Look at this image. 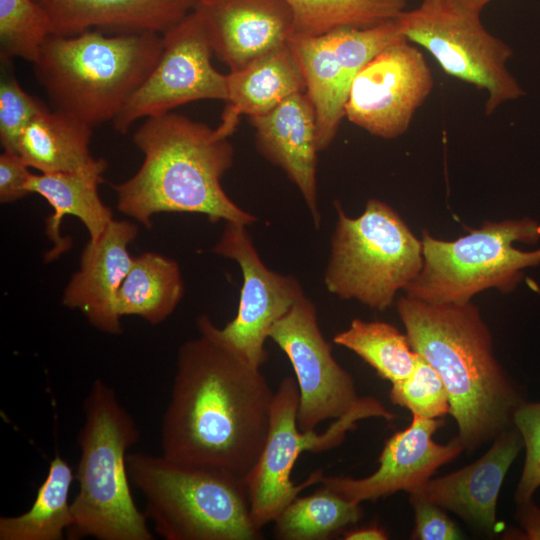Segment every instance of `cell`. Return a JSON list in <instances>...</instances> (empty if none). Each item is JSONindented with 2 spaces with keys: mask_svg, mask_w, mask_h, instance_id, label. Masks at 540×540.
Returning <instances> with one entry per match:
<instances>
[{
  "mask_svg": "<svg viewBox=\"0 0 540 540\" xmlns=\"http://www.w3.org/2000/svg\"><path fill=\"white\" fill-rule=\"evenodd\" d=\"M197 328L199 336L178 350L161 454L246 477L267 436L274 391L261 367L215 337L207 316Z\"/></svg>",
  "mask_w": 540,
  "mask_h": 540,
  "instance_id": "cell-1",
  "label": "cell"
},
{
  "mask_svg": "<svg viewBox=\"0 0 540 540\" xmlns=\"http://www.w3.org/2000/svg\"><path fill=\"white\" fill-rule=\"evenodd\" d=\"M396 305L411 348L443 380L464 450L509 429L523 400L495 357L479 309L471 302L435 304L407 295Z\"/></svg>",
  "mask_w": 540,
  "mask_h": 540,
  "instance_id": "cell-2",
  "label": "cell"
},
{
  "mask_svg": "<svg viewBox=\"0 0 540 540\" xmlns=\"http://www.w3.org/2000/svg\"><path fill=\"white\" fill-rule=\"evenodd\" d=\"M228 138L177 113L145 118L132 138L143 163L131 178L112 185L118 210L147 228L161 212L202 214L212 223H255L257 218L233 202L221 184L233 163Z\"/></svg>",
  "mask_w": 540,
  "mask_h": 540,
  "instance_id": "cell-3",
  "label": "cell"
},
{
  "mask_svg": "<svg viewBox=\"0 0 540 540\" xmlns=\"http://www.w3.org/2000/svg\"><path fill=\"white\" fill-rule=\"evenodd\" d=\"M162 48V34L154 32L51 35L34 72L52 110L94 127L115 119L158 62Z\"/></svg>",
  "mask_w": 540,
  "mask_h": 540,
  "instance_id": "cell-4",
  "label": "cell"
},
{
  "mask_svg": "<svg viewBox=\"0 0 540 540\" xmlns=\"http://www.w3.org/2000/svg\"><path fill=\"white\" fill-rule=\"evenodd\" d=\"M78 434L80 458L75 473L78 493L71 501L69 539L152 540L144 511L131 492L127 451L140 430L116 391L95 379L83 401Z\"/></svg>",
  "mask_w": 540,
  "mask_h": 540,
  "instance_id": "cell-5",
  "label": "cell"
},
{
  "mask_svg": "<svg viewBox=\"0 0 540 540\" xmlns=\"http://www.w3.org/2000/svg\"><path fill=\"white\" fill-rule=\"evenodd\" d=\"M131 484L144 513L166 540H256L245 477L161 455L128 453Z\"/></svg>",
  "mask_w": 540,
  "mask_h": 540,
  "instance_id": "cell-6",
  "label": "cell"
},
{
  "mask_svg": "<svg viewBox=\"0 0 540 540\" xmlns=\"http://www.w3.org/2000/svg\"><path fill=\"white\" fill-rule=\"evenodd\" d=\"M337 222L324 273L326 289L378 311L394 302L423 266L422 241L387 203L371 198L351 218L336 204Z\"/></svg>",
  "mask_w": 540,
  "mask_h": 540,
  "instance_id": "cell-7",
  "label": "cell"
},
{
  "mask_svg": "<svg viewBox=\"0 0 540 540\" xmlns=\"http://www.w3.org/2000/svg\"><path fill=\"white\" fill-rule=\"evenodd\" d=\"M421 241L422 269L404 291L428 303H469L489 288L509 293L522 281L524 269L540 264V248L522 251L513 246L540 241V223L529 217L486 221L454 241L423 230Z\"/></svg>",
  "mask_w": 540,
  "mask_h": 540,
  "instance_id": "cell-8",
  "label": "cell"
},
{
  "mask_svg": "<svg viewBox=\"0 0 540 540\" xmlns=\"http://www.w3.org/2000/svg\"><path fill=\"white\" fill-rule=\"evenodd\" d=\"M299 391L296 380L284 377L274 392L270 422L262 451L245 477L251 516L258 529L273 522L281 511L308 486L320 482V470L310 474L301 484H294L291 473L297 458L304 451L320 452L342 443L358 420L378 417L395 418L374 398H361L346 414L335 419L327 430L303 431L297 422Z\"/></svg>",
  "mask_w": 540,
  "mask_h": 540,
  "instance_id": "cell-9",
  "label": "cell"
},
{
  "mask_svg": "<svg viewBox=\"0 0 540 540\" xmlns=\"http://www.w3.org/2000/svg\"><path fill=\"white\" fill-rule=\"evenodd\" d=\"M480 14L451 0H422L396 22L400 33L427 50L446 74L484 90L485 114L490 115L525 91L507 67L512 48L485 29Z\"/></svg>",
  "mask_w": 540,
  "mask_h": 540,
  "instance_id": "cell-10",
  "label": "cell"
},
{
  "mask_svg": "<svg viewBox=\"0 0 540 540\" xmlns=\"http://www.w3.org/2000/svg\"><path fill=\"white\" fill-rule=\"evenodd\" d=\"M162 42L158 62L112 121L121 134L137 120L171 112L179 105L228 98L226 75L211 63L213 51L197 10L163 33Z\"/></svg>",
  "mask_w": 540,
  "mask_h": 540,
  "instance_id": "cell-11",
  "label": "cell"
},
{
  "mask_svg": "<svg viewBox=\"0 0 540 540\" xmlns=\"http://www.w3.org/2000/svg\"><path fill=\"white\" fill-rule=\"evenodd\" d=\"M433 87V74L423 54L401 37L355 76L345 104V117L373 136L397 138L408 130Z\"/></svg>",
  "mask_w": 540,
  "mask_h": 540,
  "instance_id": "cell-12",
  "label": "cell"
},
{
  "mask_svg": "<svg viewBox=\"0 0 540 540\" xmlns=\"http://www.w3.org/2000/svg\"><path fill=\"white\" fill-rule=\"evenodd\" d=\"M213 252L240 266L243 284L236 316L223 328L208 318L210 330L223 344L261 367L267 359L264 345L270 330L305 296L303 288L294 276L266 267L246 225L225 222Z\"/></svg>",
  "mask_w": 540,
  "mask_h": 540,
  "instance_id": "cell-13",
  "label": "cell"
},
{
  "mask_svg": "<svg viewBox=\"0 0 540 540\" xmlns=\"http://www.w3.org/2000/svg\"><path fill=\"white\" fill-rule=\"evenodd\" d=\"M269 338L288 357L299 391L297 422L301 430H315L322 422L349 412L361 398L352 375L332 355L314 303L303 296L277 321Z\"/></svg>",
  "mask_w": 540,
  "mask_h": 540,
  "instance_id": "cell-14",
  "label": "cell"
},
{
  "mask_svg": "<svg viewBox=\"0 0 540 540\" xmlns=\"http://www.w3.org/2000/svg\"><path fill=\"white\" fill-rule=\"evenodd\" d=\"M412 415L410 426L385 442L378 458L379 467L374 473L358 479L322 476L319 483L358 504L398 491L409 494L421 487L437 469L456 458L464 446L458 436L447 444L434 441L433 435L443 420Z\"/></svg>",
  "mask_w": 540,
  "mask_h": 540,
  "instance_id": "cell-15",
  "label": "cell"
},
{
  "mask_svg": "<svg viewBox=\"0 0 540 540\" xmlns=\"http://www.w3.org/2000/svg\"><path fill=\"white\" fill-rule=\"evenodd\" d=\"M213 54L231 70L288 42L293 13L285 0H197Z\"/></svg>",
  "mask_w": 540,
  "mask_h": 540,
  "instance_id": "cell-16",
  "label": "cell"
},
{
  "mask_svg": "<svg viewBox=\"0 0 540 540\" xmlns=\"http://www.w3.org/2000/svg\"><path fill=\"white\" fill-rule=\"evenodd\" d=\"M138 227L127 220H112L97 240H89L80 268L70 279L62 303L78 309L96 329L109 334L122 331L116 312V298L134 258L128 245Z\"/></svg>",
  "mask_w": 540,
  "mask_h": 540,
  "instance_id": "cell-17",
  "label": "cell"
},
{
  "mask_svg": "<svg viewBox=\"0 0 540 540\" xmlns=\"http://www.w3.org/2000/svg\"><path fill=\"white\" fill-rule=\"evenodd\" d=\"M522 446L519 432L510 427L493 440L481 458L445 476L430 478L411 493L457 514L474 528L493 534L497 525L498 495Z\"/></svg>",
  "mask_w": 540,
  "mask_h": 540,
  "instance_id": "cell-18",
  "label": "cell"
},
{
  "mask_svg": "<svg viewBox=\"0 0 540 540\" xmlns=\"http://www.w3.org/2000/svg\"><path fill=\"white\" fill-rule=\"evenodd\" d=\"M258 151L296 185L318 229L317 125L306 93L294 94L270 112L250 117Z\"/></svg>",
  "mask_w": 540,
  "mask_h": 540,
  "instance_id": "cell-19",
  "label": "cell"
},
{
  "mask_svg": "<svg viewBox=\"0 0 540 540\" xmlns=\"http://www.w3.org/2000/svg\"><path fill=\"white\" fill-rule=\"evenodd\" d=\"M48 14L53 35L96 30L108 35L163 34L191 12L197 0H35Z\"/></svg>",
  "mask_w": 540,
  "mask_h": 540,
  "instance_id": "cell-20",
  "label": "cell"
},
{
  "mask_svg": "<svg viewBox=\"0 0 540 540\" xmlns=\"http://www.w3.org/2000/svg\"><path fill=\"white\" fill-rule=\"evenodd\" d=\"M107 162L92 158L84 167L70 172L32 174L27 189L42 196L53 209L46 219V235L53 247L45 261H53L71 247L61 235L65 216L77 217L86 227L90 240H97L113 220L112 211L101 200L98 187L103 182Z\"/></svg>",
  "mask_w": 540,
  "mask_h": 540,
  "instance_id": "cell-21",
  "label": "cell"
},
{
  "mask_svg": "<svg viewBox=\"0 0 540 540\" xmlns=\"http://www.w3.org/2000/svg\"><path fill=\"white\" fill-rule=\"evenodd\" d=\"M226 81L228 98L216 127L226 137L235 131L241 115H264L286 98L306 92L303 72L288 42L231 70Z\"/></svg>",
  "mask_w": 540,
  "mask_h": 540,
  "instance_id": "cell-22",
  "label": "cell"
},
{
  "mask_svg": "<svg viewBox=\"0 0 540 540\" xmlns=\"http://www.w3.org/2000/svg\"><path fill=\"white\" fill-rule=\"evenodd\" d=\"M288 43L294 52L306 83V94L315 111L318 150L333 142L353 79L339 61L325 34L291 35Z\"/></svg>",
  "mask_w": 540,
  "mask_h": 540,
  "instance_id": "cell-23",
  "label": "cell"
},
{
  "mask_svg": "<svg viewBox=\"0 0 540 540\" xmlns=\"http://www.w3.org/2000/svg\"><path fill=\"white\" fill-rule=\"evenodd\" d=\"M92 128L48 108L25 128L17 153L29 167L42 174L75 171L93 158L89 151Z\"/></svg>",
  "mask_w": 540,
  "mask_h": 540,
  "instance_id": "cell-24",
  "label": "cell"
},
{
  "mask_svg": "<svg viewBox=\"0 0 540 540\" xmlns=\"http://www.w3.org/2000/svg\"><path fill=\"white\" fill-rule=\"evenodd\" d=\"M184 283L179 265L173 259L153 252L135 257L116 298L121 318L140 316L151 324L168 318L180 303Z\"/></svg>",
  "mask_w": 540,
  "mask_h": 540,
  "instance_id": "cell-25",
  "label": "cell"
},
{
  "mask_svg": "<svg viewBox=\"0 0 540 540\" xmlns=\"http://www.w3.org/2000/svg\"><path fill=\"white\" fill-rule=\"evenodd\" d=\"M75 478L60 455L50 462L31 507L16 516L0 517V540H61L73 523L69 494Z\"/></svg>",
  "mask_w": 540,
  "mask_h": 540,
  "instance_id": "cell-26",
  "label": "cell"
},
{
  "mask_svg": "<svg viewBox=\"0 0 540 540\" xmlns=\"http://www.w3.org/2000/svg\"><path fill=\"white\" fill-rule=\"evenodd\" d=\"M360 504L322 485L314 493L296 497L273 521L274 534L283 540H325L355 525Z\"/></svg>",
  "mask_w": 540,
  "mask_h": 540,
  "instance_id": "cell-27",
  "label": "cell"
},
{
  "mask_svg": "<svg viewBox=\"0 0 540 540\" xmlns=\"http://www.w3.org/2000/svg\"><path fill=\"white\" fill-rule=\"evenodd\" d=\"M293 34L321 36L338 28H368L397 18L406 0H285Z\"/></svg>",
  "mask_w": 540,
  "mask_h": 540,
  "instance_id": "cell-28",
  "label": "cell"
},
{
  "mask_svg": "<svg viewBox=\"0 0 540 540\" xmlns=\"http://www.w3.org/2000/svg\"><path fill=\"white\" fill-rule=\"evenodd\" d=\"M333 342L356 353L391 383L409 377L419 357L411 348L406 334L382 321L356 318L348 329L334 336Z\"/></svg>",
  "mask_w": 540,
  "mask_h": 540,
  "instance_id": "cell-29",
  "label": "cell"
},
{
  "mask_svg": "<svg viewBox=\"0 0 540 540\" xmlns=\"http://www.w3.org/2000/svg\"><path fill=\"white\" fill-rule=\"evenodd\" d=\"M53 35L50 18L35 0H0V60L35 63Z\"/></svg>",
  "mask_w": 540,
  "mask_h": 540,
  "instance_id": "cell-30",
  "label": "cell"
},
{
  "mask_svg": "<svg viewBox=\"0 0 540 540\" xmlns=\"http://www.w3.org/2000/svg\"><path fill=\"white\" fill-rule=\"evenodd\" d=\"M389 397L394 404L426 418H441L451 411L443 380L420 354L411 375L392 383Z\"/></svg>",
  "mask_w": 540,
  "mask_h": 540,
  "instance_id": "cell-31",
  "label": "cell"
},
{
  "mask_svg": "<svg viewBox=\"0 0 540 540\" xmlns=\"http://www.w3.org/2000/svg\"><path fill=\"white\" fill-rule=\"evenodd\" d=\"M0 142L5 151L17 153L21 134L48 107L27 93L17 81L12 61H1Z\"/></svg>",
  "mask_w": 540,
  "mask_h": 540,
  "instance_id": "cell-32",
  "label": "cell"
},
{
  "mask_svg": "<svg viewBox=\"0 0 540 540\" xmlns=\"http://www.w3.org/2000/svg\"><path fill=\"white\" fill-rule=\"evenodd\" d=\"M512 422L526 449L525 463L515 493L517 504L532 500L540 487V402L522 401L515 409Z\"/></svg>",
  "mask_w": 540,
  "mask_h": 540,
  "instance_id": "cell-33",
  "label": "cell"
},
{
  "mask_svg": "<svg viewBox=\"0 0 540 540\" xmlns=\"http://www.w3.org/2000/svg\"><path fill=\"white\" fill-rule=\"evenodd\" d=\"M414 510V530L411 539L452 540L461 539L462 533L445 513V510L416 493L409 494Z\"/></svg>",
  "mask_w": 540,
  "mask_h": 540,
  "instance_id": "cell-34",
  "label": "cell"
},
{
  "mask_svg": "<svg viewBox=\"0 0 540 540\" xmlns=\"http://www.w3.org/2000/svg\"><path fill=\"white\" fill-rule=\"evenodd\" d=\"M23 158L15 152L5 151L0 155V201H17L30 192L27 189L31 172Z\"/></svg>",
  "mask_w": 540,
  "mask_h": 540,
  "instance_id": "cell-35",
  "label": "cell"
},
{
  "mask_svg": "<svg viewBox=\"0 0 540 540\" xmlns=\"http://www.w3.org/2000/svg\"><path fill=\"white\" fill-rule=\"evenodd\" d=\"M518 521L525 530L526 539H540V509L532 500L518 504Z\"/></svg>",
  "mask_w": 540,
  "mask_h": 540,
  "instance_id": "cell-36",
  "label": "cell"
},
{
  "mask_svg": "<svg viewBox=\"0 0 540 540\" xmlns=\"http://www.w3.org/2000/svg\"><path fill=\"white\" fill-rule=\"evenodd\" d=\"M345 540H386L388 534L377 525H369L344 531Z\"/></svg>",
  "mask_w": 540,
  "mask_h": 540,
  "instance_id": "cell-37",
  "label": "cell"
},
{
  "mask_svg": "<svg viewBox=\"0 0 540 540\" xmlns=\"http://www.w3.org/2000/svg\"><path fill=\"white\" fill-rule=\"evenodd\" d=\"M451 1L455 2L456 4L462 7L481 12L482 9L493 0H451Z\"/></svg>",
  "mask_w": 540,
  "mask_h": 540,
  "instance_id": "cell-38",
  "label": "cell"
}]
</instances>
